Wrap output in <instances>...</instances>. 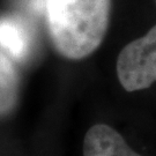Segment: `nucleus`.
I'll list each match as a JSON object with an SVG mask.
<instances>
[{
	"label": "nucleus",
	"instance_id": "20e7f679",
	"mask_svg": "<svg viewBox=\"0 0 156 156\" xmlns=\"http://www.w3.org/2000/svg\"><path fill=\"white\" fill-rule=\"evenodd\" d=\"M30 34L21 19L5 16L0 19V49L11 57L22 60L29 52Z\"/></svg>",
	"mask_w": 156,
	"mask_h": 156
},
{
	"label": "nucleus",
	"instance_id": "7ed1b4c3",
	"mask_svg": "<svg viewBox=\"0 0 156 156\" xmlns=\"http://www.w3.org/2000/svg\"><path fill=\"white\" fill-rule=\"evenodd\" d=\"M83 156H142L134 151L115 128L96 124L83 140Z\"/></svg>",
	"mask_w": 156,
	"mask_h": 156
},
{
	"label": "nucleus",
	"instance_id": "f257e3e1",
	"mask_svg": "<svg viewBox=\"0 0 156 156\" xmlns=\"http://www.w3.org/2000/svg\"><path fill=\"white\" fill-rule=\"evenodd\" d=\"M111 0H48L49 35L57 52L80 60L100 48L110 21Z\"/></svg>",
	"mask_w": 156,
	"mask_h": 156
},
{
	"label": "nucleus",
	"instance_id": "39448f33",
	"mask_svg": "<svg viewBox=\"0 0 156 156\" xmlns=\"http://www.w3.org/2000/svg\"><path fill=\"white\" fill-rule=\"evenodd\" d=\"M15 95V72L7 57L0 52V111L13 104Z\"/></svg>",
	"mask_w": 156,
	"mask_h": 156
},
{
	"label": "nucleus",
	"instance_id": "f03ea898",
	"mask_svg": "<svg viewBox=\"0 0 156 156\" xmlns=\"http://www.w3.org/2000/svg\"><path fill=\"white\" fill-rule=\"evenodd\" d=\"M118 80L126 91L149 88L156 81V24L125 45L117 58Z\"/></svg>",
	"mask_w": 156,
	"mask_h": 156
}]
</instances>
